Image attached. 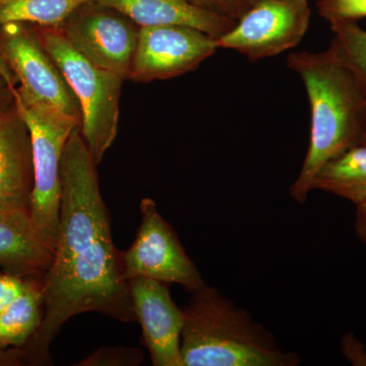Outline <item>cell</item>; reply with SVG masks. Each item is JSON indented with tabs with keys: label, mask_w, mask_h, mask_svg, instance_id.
<instances>
[{
	"label": "cell",
	"mask_w": 366,
	"mask_h": 366,
	"mask_svg": "<svg viewBox=\"0 0 366 366\" xmlns=\"http://www.w3.org/2000/svg\"><path fill=\"white\" fill-rule=\"evenodd\" d=\"M97 166L76 127L62 154L59 232L51 264L42 279L44 314L39 329L21 348L25 365H51L50 346L76 315L98 312L137 322Z\"/></svg>",
	"instance_id": "6da1fadb"
},
{
	"label": "cell",
	"mask_w": 366,
	"mask_h": 366,
	"mask_svg": "<svg viewBox=\"0 0 366 366\" xmlns=\"http://www.w3.org/2000/svg\"><path fill=\"white\" fill-rule=\"evenodd\" d=\"M287 66L302 79L312 112L310 146L290 196L307 202L320 168L332 159L362 144L365 96L333 46L325 51L292 52Z\"/></svg>",
	"instance_id": "7a4b0ae2"
},
{
	"label": "cell",
	"mask_w": 366,
	"mask_h": 366,
	"mask_svg": "<svg viewBox=\"0 0 366 366\" xmlns=\"http://www.w3.org/2000/svg\"><path fill=\"white\" fill-rule=\"evenodd\" d=\"M183 310L182 366H296L300 357L284 352L273 335L216 288L192 293Z\"/></svg>",
	"instance_id": "3957f363"
},
{
	"label": "cell",
	"mask_w": 366,
	"mask_h": 366,
	"mask_svg": "<svg viewBox=\"0 0 366 366\" xmlns=\"http://www.w3.org/2000/svg\"><path fill=\"white\" fill-rule=\"evenodd\" d=\"M31 26L78 99L83 117L79 131L98 165L117 139L124 79L79 54L59 26Z\"/></svg>",
	"instance_id": "277c9868"
},
{
	"label": "cell",
	"mask_w": 366,
	"mask_h": 366,
	"mask_svg": "<svg viewBox=\"0 0 366 366\" xmlns=\"http://www.w3.org/2000/svg\"><path fill=\"white\" fill-rule=\"evenodd\" d=\"M6 81L32 139L34 189L31 225L41 242L54 252L61 203L62 154L67 139L79 125L56 110L21 97L16 91L13 74H7Z\"/></svg>",
	"instance_id": "5b68a950"
},
{
	"label": "cell",
	"mask_w": 366,
	"mask_h": 366,
	"mask_svg": "<svg viewBox=\"0 0 366 366\" xmlns=\"http://www.w3.org/2000/svg\"><path fill=\"white\" fill-rule=\"evenodd\" d=\"M0 59L16 79L21 97L56 110L81 127L78 99L31 24L14 21L0 26Z\"/></svg>",
	"instance_id": "8992f818"
},
{
	"label": "cell",
	"mask_w": 366,
	"mask_h": 366,
	"mask_svg": "<svg viewBox=\"0 0 366 366\" xmlns=\"http://www.w3.org/2000/svg\"><path fill=\"white\" fill-rule=\"evenodd\" d=\"M142 221L131 247L122 252L127 282L147 278L177 284L192 293L203 287V277L183 249L174 229L161 215L157 204L144 197L139 204Z\"/></svg>",
	"instance_id": "52a82bcc"
},
{
	"label": "cell",
	"mask_w": 366,
	"mask_h": 366,
	"mask_svg": "<svg viewBox=\"0 0 366 366\" xmlns=\"http://www.w3.org/2000/svg\"><path fill=\"white\" fill-rule=\"evenodd\" d=\"M69 44L92 64L129 79L139 26L96 0L76 6L60 24Z\"/></svg>",
	"instance_id": "ba28073f"
},
{
	"label": "cell",
	"mask_w": 366,
	"mask_h": 366,
	"mask_svg": "<svg viewBox=\"0 0 366 366\" xmlns=\"http://www.w3.org/2000/svg\"><path fill=\"white\" fill-rule=\"evenodd\" d=\"M310 16L307 0H255L217 44L235 50L252 62L276 56L300 44Z\"/></svg>",
	"instance_id": "9c48e42d"
},
{
	"label": "cell",
	"mask_w": 366,
	"mask_h": 366,
	"mask_svg": "<svg viewBox=\"0 0 366 366\" xmlns=\"http://www.w3.org/2000/svg\"><path fill=\"white\" fill-rule=\"evenodd\" d=\"M219 49L217 38L187 26H141L129 79L150 83L194 71Z\"/></svg>",
	"instance_id": "30bf717a"
},
{
	"label": "cell",
	"mask_w": 366,
	"mask_h": 366,
	"mask_svg": "<svg viewBox=\"0 0 366 366\" xmlns=\"http://www.w3.org/2000/svg\"><path fill=\"white\" fill-rule=\"evenodd\" d=\"M32 139L9 86L0 88V212L30 217Z\"/></svg>",
	"instance_id": "8fae6325"
},
{
	"label": "cell",
	"mask_w": 366,
	"mask_h": 366,
	"mask_svg": "<svg viewBox=\"0 0 366 366\" xmlns=\"http://www.w3.org/2000/svg\"><path fill=\"white\" fill-rule=\"evenodd\" d=\"M137 322L154 366H182L184 312L173 301L167 284L152 279L129 281Z\"/></svg>",
	"instance_id": "7c38bea8"
},
{
	"label": "cell",
	"mask_w": 366,
	"mask_h": 366,
	"mask_svg": "<svg viewBox=\"0 0 366 366\" xmlns=\"http://www.w3.org/2000/svg\"><path fill=\"white\" fill-rule=\"evenodd\" d=\"M117 9L141 26H187L222 37L236 25L227 16L207 11L187 0H96Z\"/></svg>",
	"instance_id": "4fadbf2b"
},
{
	"label": "cell",
	"mask_w": 366,
	"mask_h": 366,
	"mask_svg": "<svg viewBox=\"0 0 366 366\" xmlns=\"http://www.w3.org/2000/svg\"><path fill=\"white\" fill-rule=\"evenodd\" d=\"M53 252L34 232L30 217L0 212V268L26 279L42 280Z\"/></svg>",
	"instance_id": "5bb4252c"
},
{
	"label": "cell",
	"mask_w": 366,
	"mask_h": 366,
	"mask_svg": "<svg viewBox=\"0 0 366 366\" xmlns=\"http://www.w3.org/2000/svg\"><path fill=\"white\" fill-rule=\"evenodd\" d=\"M44 314L42 280H29L25 292L0 312V366L24 365V348L39 329Z\"/></svg>",
	"instance_id": "9a60e30c"
},
{
	"label": "cell",
	"mask_w": 366,
	"mask_h": 366,
	"mask_svg": "<svg viewBox=\"0 0 366 366\" xmlns=\"http://www.w3.org/2000/svg\"><path fill=\"white\" fill-rule=\"evenodd\" d=\"M315 189L343 197L355 207L366 203V144L327 161L312 182Z\"/></svg>",
	"instance_id": "2e32d148"
},
{
	"label": "cell",
	"mask_w": 366,
	"mask_h": 366,
	"mask_svg": "<svg viewBox=\"0 0 366 366\" xmlns=\"http://www.w3.org/2000/svg\"><path fill=\"white\" fill-rule=\"evenodd\" d=\"M89 0H0V26L7 23L59 26L79 4Z\"/></svg>",
	"instance_id": "e0dca14e"
},
{
	"label": "cell",
	"mask_w": 366,
	"mask_h": 366,
	"mask_svg": "<svg viewBox=\"0 0 366 366\" xmlns=\"http://www.w3.org/2000/svg\"><path fill=\"white\" fill-rule=\"evenodd\" d=\"M334 38L331 45L366 96V31L355 21H331Z\"/></svg>",
	"instance_id": "ac0fdd59"
},
{
	"label": "cell",
	"mask_w": 366,
	"mask_h": 366,
	"mask_svg": "<svg viewBox=\"0 0 366 366\" xmlns=\"http://www.w3.org/2000/svg\"><path fill=\"white\" fill-rule=\"evenodd\" d=\"M317 13L325 20L355 21L366 18V0H317Z\"/></svg>",
	"instance_id": "d6986e66"
},
{
	"label": "cell",
	"mask_w": 366,
	"mask_h": 366,
	"mask_svg": "<svg viewBox=\"0 0 366 366\" xmlns=\"http://www.w3.org/2000/svg\"><path fill=\"white\" fill-rule=\"evenodd\" d=\"M143 360L141 350L129 347L101 348L81 360L79 365H139Z\"/></svg>",
	"instance_id": "ffe728a7"
},
{
	"label": "cell",
	"mask_w": 366,
	"mask_h": 366,
	"mask_svg": "<svg viewBox=\"0 0 366 366\" xmlns=\"http://www.w3.org/2000/svg\"><path fill=\"white\" fill-rule=\"evenodd\" d=\"M207 11L238 21L254 4L255 0H187Z\"/></svg>",
	"instance_id": "44dd1931"
},
{
	"label": "cell",
	"mask_w": 366,
	"mask_h": 366,
	"mask_svg": "<svg viewBox=\"0 0 366 366\" xmlns=\"http://www.w3.org/2000/svg\"><path fill=\"white\" fill-rule=\"evenodd\" d=\"M28 281L2 269L0 271V312L9 307L25 292Z\"/></svg>",
	"instance_id": "7402d4cb"
},
{
	"label": "cell",
	"mask_w": 366,
	"mask_h": 366,
	"mask_svg": "<svg viewBox=\"0 0 366 366\" xmlns=\"http://www.w3.org/2000/svg\"><path fill=\"white\" fill-rule=\"evenodd\" d=\"M355 231L358 237L366 243V203L356 206Z\"/></svg>",
	"instance_id": "603a6c76"
},
{
	"label": "cell",
	"mask_w": 366,
	"mask_h": 366,
	"mask_svg": "<svg viewBox=\"0 0 366 366\" xmlns=\"http://www.w3.org/2000/svg\"><path fill=\"white\" fill-rule=\"evenodd\" d=\"M362 144H366V96L362 101Z\"/></svg>",
	"instance_id": "cb8c5ba5"
},
{
	"label": "cell",
	"mask_w": 366,
	"mask_h": 366,
	"mask_svg": "<svg viewBox=\"0 0 366 366\" xmlns=\"http://www.w3.org/2000/svg\"><path fill=\"white\" fill-rule=\"evenodd\" d=\"M4 66V62L0 59V88H4L7 86L6 79H4V74H2V67Z\"/></svg>",
	"instance_id": "d4e9b609"
}]
</instances>
